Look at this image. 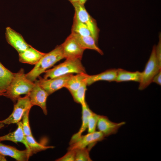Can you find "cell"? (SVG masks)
Listing matches in <instances>:
<instances>
[{
	"instance_id": "obj_1",
	"label": "cell",
	"mask_w": 161,
	"mask_h": 161,
	"mask_svg": "<svg viewBox=\"0 0 161 161\" xmlns=\"http://www.w3.org/2000/svg\"><path fill=\"white\" fill-rule=\"evenodd\" d=\"M63 58H64L61 45H57L51 51L45 53L34 68L25 74V75L28 79L34 82L41 74Z\"/></svg>"
},
{
	"instance_id": "obj_2",
	"label": "cell",
	"mask_w": 161,
	"mask_h": 161,
	"mask_svg": "<svg viewBox=\"0 0 161 161\" xmlns=\"http://www.w3.org/2000/svg\"><path fill=\"white\" fill-rule=\"evenodd\" d=\"M33 82L28 79L24 70L21 69L15 73L14 77L4 96L15 102L23 94L28 95L35 85Z\"/></svg>"
},
{
	"instance_id": "obj_3",
	"label": "cell",
	"mask_w": 161,
	"mask_h": 161,
	"mask_svg": "<svg viewBox=\"0 0 161 161\" xmlns=\"http://www.w3.org/2000/svg\"><path fill=\"white\" fill-rule=\"evenodd\" d=\"M45 79L52 78L73 73H86L85 67L79 59H66L53 68L46 70Z\"/></svg>"
},
{
	"instance_id": "obj_4",
	"label": "cell",
	"mask_w": 161,
	"mask_h": 161,
	"mask_svg": "<svg viewBox=\"0 0 161 161\" xmlns=\"http://www.w3.org/2000/svg\"><path fill=\"white\" fill-rule=\"evenodd\" d=\"M160 70L156 55V45H154L144 71L141 72V80L138 89L142 90L147 88L152 82L154 76Z\"/></svg>"
},
{
	"instance_id": "obj_5",
	"label": "cell",
	"mask_w": 161,
	"mask_h": 161,
	"mask_svg": "<svg viewBox=\"0 0 161 161\" xmlns=\"http://www.w3.org/2000/svg\"><path fill=\"white\" fill-rule=\"evenodd\" d=\"M32 106L28 95L19 97L14 105L13 110L10 115L6 119L0 121V129L6 125L17 124L22 119L24 112L30 109Z\"/></svg>"
},
{
	"instance_id": "obj_6",
	"label": "cell",
	"mask_w": 161,
	"mask_h": 161,
	"mask_svg": "<svg viewBox=\"0 0 161 161\" xmlns=\"http://www.w3.org/2000/svg\"><path fill=\"white\" fill-rule=\"evenodd\" d=\"M71 3L74 8V16L87 26L92 36L97 43L100 30L97 27L96 21L89 13L84 4H81L78 2Z\"/></svg>"
},
{
	"instance_id": "obj_7",
	"label": "cell",
	"mask_w": 161,
	"mask_h": 161,
	"mask_svg": "<svg viewBox=\"0 0 161 161\" xmlns=\"http://www.w3.org/2000/svg\"><path fill=\"white\" fill-rule=\"evenodd\" d=\"M72 74H67L52 78L47 79L40 77L38 80H36L35 81L50 95L55 91L65 87Z\"/></svg>"
},
{
	"instance_id": "obj_8",
	"label": "cell",
	"mask_w": 161,
	"mask_h": 161,
	"mask_svg": "<svg viewBox=\"0 0 161 161\" xmlns=\"http://www.w3.org/2000/svg\"><path fill=\"white\" fill-rule=\"evenodd\" d=\"M61 45L64 58L81 60L85 49L78 44L71 34Z\"/></svg>"
},
{
	"instance_id": "obj_9",
	"label": "cell",
	"mask_w": 161,
	"mask_h": 161,
	"mask_svg": "<svg viewBox=\"0 0 161 161\" xmlns=\"http://www.w3.org/2000/svg\"><path fill=\"white\" fill-rule=\"evenodd\" d=\"M105 137L99 131L88 133L82 135L76 142L70 145L68 150L85 148L88 146V148L90 150L96 143L104 140Z\"/></svg>"
},
{
	"instance_id": "obj_10",
	"label": "cell",
	"mask_w": 161,
	"mask_h": 161,
	"mask_svg": "<svg viewBox=\"0 0 161 161\" xmlns=\"http://www.w3.org/2000/svg\"><path fill=\"white\" fill-rule=\"evenodd\" d=\"M35 84L31 91L28 95L30 102L33 106H37L42 109L44 114L47 115V111L46 102L49 95L37 82L35 81Z\"/></svg>"
},
{
	"instance_id": "obj_11",
	"label": "cell",
	"mask_w": 161,
	"mask_h": 161,
	"mask_svg": "<svg viewBox=\"0 0 161 161\" xmlns=\"http://www.w3.org/2000/svg\"><path fill=\"white\" fill-rule=\"evenodd\" d=\"M5 37L8 43L18 52H21L30 46L22 36L10 27L6 28Z\"/></svg>"
},
{
	"instance_id": "obj_12",
	"label": "cell",
	"mask_w": 161,
	"mask_h": 161,
	"mask_svg": "<svg viewBox=\"0 0 161 161\" xmlns=\"http://www.w3.org/2000/svg\"><path fill=\"white\" fill-rule=\"evenodd\" d=\"M125 123V122H114L109 120L107 117L100 115L97 127L105 137L116 134L119 129Z\"/></svg>"
},
{
	"instance_id": "obj_13",
	"label": "cell",
	"mask_w": 161,
	"mask_h": 161,
	"mask_svg": "<svg viewBox=\"0 0 161 161\" xmlns=\"http://www.w3.org/2000/svg\"><path fill=\"white\" fill-rule=\"evenodd\" d=\"M0 153L5 156H9L18 161H28L32 156L27 149L20 150L14 147L4 144L1 142Z\"/></svg>"
},
{
	"instance_id": "obj_14",
	"label": "cell",
	"mask_w": 161,
	"mask_h": 161,
	"mask_svg": "<svg viewBox=\"0 0 161 161\" xmlns=\"http://www.w3.org/2000/svg\"><path fill=\"white\" fill-rule=\"evenodd\" d=\"M17 127L16 130L5 135L0 136V142L4 141H9L16 143L18 142L21 143L24 145L26 149L32 155L25 140V135L23 129L22 122L20 121L17 123Z\"/></svg>"
},
{
	"instance_id": "obj_15",
	"label": "cell",
	"mask_w": 161,
	"mask_h": 161,
	"mask_svg": "<svg viewBox=\"0 0 161 161\" xmlns=\"http://www.w3.org/2000/svg\"><path fill=\"white\" fill-rule=\"evenodd\" d=\"M19 54L20 62L31 65H35L45 54L32 47L29 48Z\"/></svg>"
},
{
	"instance_id": "obj_16",
	"label": "cell",
	"mask_w": 161,
	"mask_h": 161,
	"mask_svg": "<svg viewBox=\"0 0 161 161\" xmlns=\"http://www.w3.org/2000/svg\"><path fill=\"white\" fill-rule=\"evenodd\" d=\"M71 35L78 44L82 48L96 51L101 55L103 54L102 51L97 46V43L92 35L82 36L71 32Z\"/></svg>"
},
{
	"instance_id": "obj_17",
	"label": "cell",
	"mask_w": 161,
	"mask_h": 161,
	"mask_svg": "<svg viewBox=\"0 0 161 161\" xmlns=\"http://www.w3.org/2000/svg\"><path fill=\"white\" fill-rule=\"evenodd\" d=\"M117 73V69H111L96 75H88L86 79L87 85H90L99 81H106L109 82L115 81Z\"/></svg>"
},
{
	"instance_id": "obj_18",
	"label": "cell",
	"mask_w": 161,
	"mask_h": 161,
	"mask_svg": "<svg viewBox=\"0 0 161 161\" xmlns=\"http://www.w3.org/2000/svg\"><path fill=\"white\" fill-rule=\"evenodd\" d=\"M82 106V124L78 131L72 136L69 142L71 145L76 142L87 129L88 119L92 111L89 109L87 103Z\"/></svg>"
},
{
	"instance_id": "obj_19",
	"label": "cell",
	"mask_w": 161,
	"mask_h": 161,
	"mask_svg": "<svg viewBox=\"0 0 161 161\" xmlns=\"http://www.w3.org/2000/svg\"><path fill=\"white\" fill-rule=\"evenodd\" d=\"M141 72L139 71L130 72L124 69H117L115 81L117 83L127 81H134L139 83L140 81Z\"/></svg>"
},
{
	"instance_id": "obj_20",
	"label": "cell",
	"mask_w": 161,
	"mask_h": 161,
	"mask_svg": "<svg viewBox=\"0 0 161 161\" xmlns=\"http://www.w3.org/2000/svg\"><path fill=\"white\" fill-rule=\"evenodd\" d=\"M88 76L86 73L77 74L75 75L72 74L65 87L72 94L79 88Z\"/></svg>"
},
{
	"instance_id": "obj_21",
	"label": "cell",
	"mask_w": 161,
	"mask_h": 161,
	"mask_svg": "<svg viewBox=\"0 0 161 161\" xmlns=\"http://www.w3.org/2000/svg\"><path fill=\"white\" fill-rule=\"evenodd\" d=\"M5 67L0 62V90L6 92L15 75Z\"/></svg>"
},
{
	"instance_id": "obj_22",
	"label": "cell",
	"mask_w": 161,
	"mask_h": 161,
	"mask_svg": "<svg viewBox=\"0 0 161 161\" xmlns=\"http://www.w3.org/2000/svg\"><path fill=\"white\" fill-rule=\"evenodd\" d=\"M25 138L32 155L49 148H53L52 146H46L37 142L33 136H25Z\"/></svg>"
},
{
	"instance_id": "obj_23",
	"label": "cell",
	"mask_w": 161,
	"mask_h": 161,
	"mask_svg": "<svg viewBox=\"0 0 161 161\" xmlns=\"http://www.w3.org/2000/svg\"><path fill=\"white\" fill-rule=\"evenodd\" d=\"M71 32L82 36H92L87 26L79 21L75 16H74L73 18Z\"/></svg>"
},
{
	"instance_id": "obj_24",
	"label": "cell",
	"mask_w": 161,
	"mask_h": 161,
	"mask_svg": "<svg viewBox=\"0 0 161 161\" xmlns=\"http://www.w3.org/2000/svg\"><path fill=\"white\" fill-rule=\"evenodd\" d=\"M86 79L77 90L71 94L74 101L81 105H85L86 103L85 100L86 92L87 86Z\"/></svg>"
},
{
	"instance_id": "obj_25",
	"label": "cell",
	"mask_w": 161,
	"mask_h": 161,
	"mask_svg": "<svg viewBox=\"0 0 161 161\" xmlns=\"http://www.w3.org/2000/svg\"><path fill=\"white\" fill-rule=\"evenodd\" d=\"M75 161H92L89 155L90 150L86 148L75 149Z\"/></svg>"
},
{
	"instance_id": "obj_26",
	"label": "cell",
	"mask_w": 161,
	"mask_h": 161,
	"mask_svg": "<svg viewBox=\"0 0 161 161\" xmlns=\"http://www.w3.org/2000/svg\"><path fill=\"white\" fill-rule=\"evenodd\" d=\"M100 115L97 114L92 111L89 116L88 121V133L96 131L97 124Z\"/></svg>"
},
{
	"instance_id": "obj_27",
	"label": "cell",
	"mask_w": 161,
	"mask_h": 161,
	"mask_svg": "<svg viewBox=\"0 0 161 161\" xmlns=\"http://www.w3.org/2000/svg\"><path fill=\"white\" fill-rule=\"evenodd\" d=\"M30 109L27 110L22 117V125L23 131L25 136H32L29 121V114Z\"/></svg>"
},
{
	"instance_id": "obj_28",
	"label": "cell",
	"mask_w": 161,
	"mask_h": 161,
	"mask_svg": "<svg viewBox=\"0 0 161 161\" xmlns=\"http://www.w3.org/2000/svg\"><path fill=\"white\" fill-rule=\"evenodd\" d=\"M75 149L68 150V152L63 157L57 159V161H74L75 160Z\"/></svg>"
},
{
	"instance_id": "obj_29",
	"label": "cell",
	"mask_w": 161,
	"mask_h": 161,
	"mask_svg": "<svg viewBox=\"0 0 161 161\" xmlns=\"http://www.w3.org/2000/svg\"><path fill=\"white\" fill-rule=\"evenodd\" d=\"M161 36L159 35V41L156 46V55L157 64L159 67L161 69Z\"/></svg>"
},
{
	"instance_id": "obj_30",
	"label": "cell",
	"mask_w": 161,
	"mask_h": 161,
	"mask_svg": "<svg viewBox=\"0 0 161 161\" xmlns=\"http://www.w3.org/2000/svg\"><path fill=\"white\" fill-rule=\"evenodd\" d=\"M154 82L158 85H161V70L159 71L154 77L152 82Z\"/></svg>"
},
{
	"instance_id": "obj_31",
	"label": "cell",
	"mask_w": 161,
	"mask_h": 161,
	"mask_svg": "<svg viewBox=\"0 0 161 161\" xmlns=\"http://www.w3.org/2000/svg\"><path fill=\"white\" fill-rule=\"evenodd\" d=\"M7 160L5 156L0 153V161H6Z\"/></svg>"
},
{
	"instance_id": "obj_32",
	"label": "cell",
	"mask_w": 161,
	"mask_h": 161,
	"mask_svg": "<svg viewBox=\"0 0 161 161\" xmlns=\"http://www.w3.org/2000/svg\"><path fill=\"white\" fill-rule=\"evenodd\" d=\"M87 0H79L78 2L81 4H84Z\"/></svg>"
},
{
	"instance_id": "obj_33",
	"label": "cell",
	"mask_w": 161,
	"mask_h": 161,
	"mask_svg": "<svg viewBox=\"0 0 161 161\" xmlns=\"http://www.w3.org/2000/svg\"><path fill=\"white\" fill-rule=\"evenodd\" d=\"M5 92L0 90V96H3Z\"/></svg>"
},
{
	"instance_id": "obj_34",
	"label": "cell",
	"mask_w": 161,
	"mask_h": 161,
	"mask_svg": "<svg viewBox=\"0 0 161 161\" xmlns=\"http://www.w3.org/2000/svg\"><path fill=\"white\" fill-rule=\"evenodd\" d=\"M71 3L74 2H78L79 0H68Z\"/></svg>"
}]
</instances>
